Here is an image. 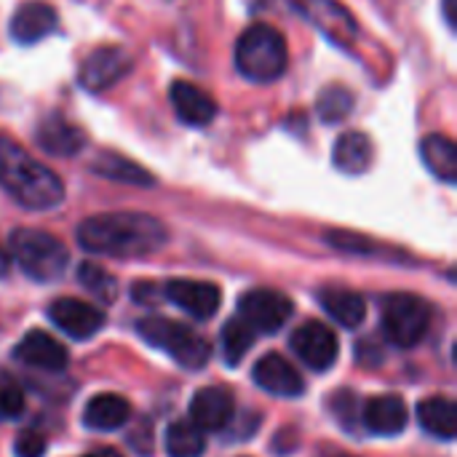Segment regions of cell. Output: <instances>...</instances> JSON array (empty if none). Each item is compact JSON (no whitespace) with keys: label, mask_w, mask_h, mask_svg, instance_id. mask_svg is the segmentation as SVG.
Here are the masks:
<instances>
[{"label":"cell","mask_w":457,"mask_h":457,"mask_svg":"<svg viewBox=\"0 0 457 457\" xmlns=\"http://www.w3.org/2000/svg\"><path fill=\"white\" fill-rule=\"evenodd\" d=\"M78 244L88 254L134 260L155 254L166 246L169 230L161 220L145 212H107L94 214L78 225Z\"/></svg>","instance_id":"6da1fadb"},{"label":"cell","mask_w":457,"mask_h":457,"mask_svg":"<svg viewBox=\"0 0 457 457\" xmlns=\"http://www.w3.org/2000/svg\"><path fill=\"white\" fill-rule=\"evenodd\" d=\"M0 187L24 209L46 212L64 201V182L11 137L0 134Z\"/></svg>","instance_id":"7a4b0ae2"},{"label":"cell","mask_w":457,"mask_h":457,"mask_svg":"<svg viewBox=\"0 0 457 457\" xmlns=\"http://www.w3.org/2000/svg\"><path fill=\"white\" fill-rule=\"evenodd\" d=\"M289 67L287 37L268 21L249 24L236 43V70L252 83H273Z\"/></svg>","instance_id":"3957f363"},{"label":"cell","mask_w":457,"mask_h":457,"mask_svg":"<svg viewBox=\"0 0 457 457\" xmlns=\"http://www.w3.org/2000/svg\"><path fill=\"white\" fill-rule=\"evenodd\" d=\"M8 254L24 270V276H29L32 281H40V284L59 281L70 265L67 246L56 236H51L46 230H32V228H19L11 233Z\"/></svg>","instance_id":"277c9868"},{"label":"cell","mask_w":457,"mask_h":457,"mask_svg":"<svg viewBox=\"0 0 457 457\" xmlns=\"http://www.w3.org/2000/svg\"><path fill=\"white\" fill-rule=\"evenodd\" d=\"M137 332L147 345L169 353L185 370H201V367H206V361L212 356V348L201 335H195L190 327L177 324L171 319L147 316L137 324Z\"/></svg>","instance_id":"5b68a950"},{"label":"cell","mask_w":457,"mask_h":457,"mask_svg":"<svg viewBox=\"0 0 457 457\" xmlns=\"http://www.w3.org/2000/svg\"><path fill=\"white\" fill-rule=\"evenodd\" d=\"M431 327V305L410 292L383 297V332L399 348L418 345Z\"/></svg>","instance_id":"8992f818"},{"label":"cell","mask_w":457,"mask_h":457,"mask_svg":"<svg viewBox=\"0 0 457 457\" xmlns=\"http://www.w3.org/2000/svg\"><path fill=\"white\" fill-rule=\"evenodd\" d=\"M292 8L305 16L327 40L340 48H351L359 35V24L353 13L340 0H289Z\"/></svg>","instance_id":"52a82bcc"},{"label":"cell","mask_w":457,"mask_h":457,"mask_svg":"<svg viewBox=\"0 0 457 457\" xmlns=\"http://www.w3.org/2000/svg\"><path fill=\"white\" fill-rule=\"evenodd\" d=\"M292 316V300L276 289H252L238 300V319L254 332L276 335Z\"/></svg>","instance_id":"ba28073f"},{"label":"cell","mask_w":457,"mask_h":457,"mask_svg":"<svg viewBox=\"0 0 457 457\" xmlns=\"http://www.w3.org/2000/svg\"><path fill=\"white\" fill-rule=\"evenodd\" d=\"M134 67V59L129 56V51H123L120 46H102L94 48L78 72V80L86 91H107L110 86H115L118 80H123Z\"/></svg>","instance_id":"9c48e42d"},{"label":"cell","mask_w":457,"mask_h":457,"mask_svg":"<svg viewBox=\"0 0 457 457\" xmlns=\"http://www.w3.org/2000/svg\"><path fill=\"white\" fill-rule=\"evenodd\" d=\"M289 345H292L295 356L313 372H327L329 367H335L337 351H340L337 335L321 321H308V324L297 327Z\"/></svg>","instance_id":"30bf717a"},{"label":"cell","mask_w":457,"mask_h":457,"mask_svg":"<svg viewBox=\"0 0 457 457\" xmlns=\"http://www.w3.org/2000/svg\"><path fill=\"white\" fill-rule=\"evenodd\" d=\"M48 319L56 329H62L72 340H91L104 327V313L83 300L59 297L48 305Z\"/></svg>","instance_id":"8fae6325"},{"label":"cell","mask_w":457,"mask_h":457,"mask_svg":"<svg viewBox=\"0 0 457 457\" xmlns=\"http://www.w3.org/2000/svg\"><path fill=\"white\" fill-rule=\"evenodd\" d=\"M169 303L182 308L193 319H212L220 311L222 292L212 281H193V278H171L163 287Z\"/></svg>","instance_id":"7c38bea8"},{"label":"cell","mask_w":457,"mask_h":457,"mask_svg":"<svg viewBox=\"0 0 457 457\" xmlns=\"http://www.w3.org/2000/svg\"><path fill=\"white\" fill-rule=\"evenodd\" d=\"M169 99H171L177 118L187 126H198V129L209 126L220 112L217 99L190 80H174L169 88Z\"/></svg>","instance_id":"4fadbf2b"},{"label":"cell","mask_w":457,"mask_h":457,"mask_svg":"<svg viewBox=\"0 0 457 457\" xmlns=\"http://www.w3.org/2000/svg\"><path fill=\"white\" fill-rule=\"evenodd\" d=\"M252 378L262 391H268V394H273L278 399H297L305 391V380L300 378V372L278 353L262 356L254 364Z\"/></svg>","instance_id":"5bb4252c"},{"label":"cell","mask_w":457,"mask_h":457,"mask_svg":"<svg viewBox=\"0 0 457 457\" xmlns=\"http://www.w3.org/2000/svg\"><path fill=\"white\" fill-rule=\"evenodd\" d=\"M236 402L225 388H201L190 402V423L201 431H222L233 423Z\"/></svg>","instance_id":"9a60e30c"},{"label":"cell","mask_w":457,"mask_h":457,"mask_svg":"<svg viewBox=\"0 0 457 457\" xmlns=\"http://www.w3.org/2000/svg\"><path fill=\"white\" fill-rule=\"evenodd\" d=\"M361 423L367 426V431H372L375 436H396L407 428L410 423V410L404 404L402 396L394 394H383L375 396L364 404L361 410Z\"/></svg>","instance_id":"2e32d148"},{"label":"cell","mask_w":457,"mask_h":457,"mask_svg":"<svg viewBox=\"0 0 457 457\" xmlns=\"http://www.w3.org/2000/svg\"><path fill=\"white\" fill-rule=\"evenodd\" d=\"M16 361L43 370V372H62L67 367V351L59 340H54L51 335L35 329L29 335H24L13 351Z\"/></svg>","instance_id":"e0dca14e"},{"label":"cell","mask_w":457,"mask_h":457,"mask_svg":"<svg viewBox=\"0 0 457 457\" xmlns=\"http://www.w3.org/2000/svg\"><path fill=\"white\" fill-rule=\"evenodd\" d=\"M54 29H56V11L43 0L24 3L11 16V37L21 46H32L43 40Z\"/></svg>","instance_id":"ac0fdd59"},{"label":"cell","mask_w":457,"mask_h":457,"mask_svg":"<svg viewBox=\"0 0 457 457\" xmlns=\"http://www.w3.org/2000/svg\"><path fill=\"white\" fill-rule=\"evenodd\" d=\"M37 145L51 155H75L86 147V134L62 115H48L37 126Z\"/></svg>","instance_id":"d6986e66"},{"label":"cell","mask_w":457,"mask_h":457,"mask_svg":"<svg viewBox=\"0 0 457 457\" xmlns=\"http://www.w3.org/2000/svg\"><path fill=\"white\" fill-rule=\"evenodd\" d=\"M319 303L321 308L340 324L348 329H356L364 319H367V303L359 292L353 289H343V287H327L319 292Z\"/></svg>","instance_id":"ffe728a7"},{"label":"cell","mask_w":457,"mask_h":457,"mask_svg":"<svg viewBox=\"0 0 457 457\" xmlns=\"http://www.w3.org/2000/svg\"><path fill=\"white\" fill-rule=\"evenodd\" d=\"M418 420L423 431L442 442H453L457 436V407L447 396H431L418 404Z\"/></svg>","instance_id":"44dd1931"},{"label":"cell","mask_w":457,"mask_h":457,"mask_svg":"<svg viewBox=\"0 0 457 457\" xmlns=\"http://www.w3.org/2000/svg\"><path fill=\"white\" fill-rule=\"evenodd\" d=\"M420 158L426 163V169L447 182V185H455L457 182V145L445 137V134H428L423 142H420Z\"/></svg>","instance_id":"7402d4cb"},{"label":"cell","mask_w":457,"mask_h":457,"mask_svg":"<svg viewBox=\"0 0 457 457\" xmlns=\"http://www.w3.org/2000/svg\"><path fill=\"white\" fill-rule=\"evenodd\" d=\"M131 418V404L118 394H99L83 410V423L94 431H115Z\"/></svg>","instance_id":"603a6c76"},{"label":"cell","mask_w":457,"mask_h":457,"mask_svg":"<svg viewBox=\"0 0 457 457\" xmlns=\"http://www.w3.org/2000/svg\"><path fill=\"white\" fill-rule=\"evenodd\" d=\"M332 163L335 169H340L343 174H364L372 163V142L364 131H345L337 142H335V153H332Z\"/></svg>","instance_id":"cb8c5ba5"},{"label":"cell","mask_w":457,"mask_h":457,"mask_svg":"<svg viewBox=\"0 0 457 457\" xmlns=\"http://www.w3.org/2000/svg\"><path fill=\"white\" fill-rule=\"evenodd\" d=\"M91 169H94V174H99L104 179H112V182L142 185V187H153L155 185V177L147 169H142L139 163H134V161H129L126 155H118V153L96 155V161H91Z\"/></svg>","instance_id":"d4e9b609"},{"label":"cell","mask_w":457,"mask_h":457,"mask_svg":"<svg viewBox=\"0 0 457 457\" xmlns=\"http://www.w3.org/2000/svg\"><path fill=\"white\" fill-rule=\"evenodd\" d=\"M206 453V431L193 426L190 420L171 423L166 431V455L169 457H201Z\"/></svg>","instance_id":"484cf974"},{"label":"cell","mask_w":457,"mask_h":457,"mask_svg":"<svg viewBox=\"0 0 457 457\" xmlns=\"http://www.w3.org/2000/svg\"><path fill=\"white\" fill-rule=\"evenodd\" d=\"M254 337L257 332L241 321V319H230L225 327H222V356L230 367H238L244 361V356L249 353V348L254 345Z\"/></svg>","instance_id":"4316f807"},{"label":"cell","mask_w":457,"mask_h":457,"mask_svg":"<svg viewBox=\"0 0 457 457\" xmlns=\"http://www.w3.org/2000/svg\"><path fill=\"white\" fill-rule=\"evenodd\" d=\"M353 110V94L343 86H329L316 99V112L324 123H343Z\"/></svg>","instance_id":"83f0119b"},{"label":"cell","mask_w":457,"mask_h":457,"mask_svg":"<svg viewBox=\"0 0 457 457\" xmlns=\"http://www.w3.org/2000/svg\"><path fill=\"white\" fill-rule=\"evenodd\" d=\"M78 281L86 287V292H91L104 305L115 303V297H118V281L104 268H99L94 262H83L78 268Z\"/></svg>","instance_id":"f1b7e54d"},{"label":"cell","mask_w":457,"mask_h":457,"mask_svg":"<svg viewBox=\"0 0 457 457\" xmlns=\"http://www.w3.org/2000/svg\"><path fill=\"white\" fill-rule=\"evenodd\" d=\"M21 412H24V388L11 375H0V420L19 418Z\"/></svg>","instance_id":"f546056e"},{"label":"cell","mask_w":457,"mask_h":457,"mask_svg":"<svg viewBox=\"0 0 457 457\" xmlns=\"http://www.w3.org/2000/svg\"><path fill=\"white\" fill-rule=\"evenodd\" d=\"M16 457H43L46 453V439L37 431H21L13 442Z\"/></svg>","instance_id":"4dcf8cb0"},{"label":"cell","mask_w":457,"mask_h":457,"mask_svg":"<svg viewBox=\"0 0 457 457\" xmlns=\"http://www.w3.org/2000/svg\"><path fill=\"white\" fill-rule=\"evenodd\" d=\"M445 5V19H447V24L455 29V24H457V0H445L442 3Z\"/></svg>","instance_id":"1f68e13d"},{"label":"cell","mask_w":457,"mask_h":457,"mask_svg":"<svg viewBox=\"0 0 457 457\" xmlns=\"http://www.w3.org/2000/svg\"><path fill=\"white\" fill-rule=\"evenodd\" d=\"M11 270V254L0 246V278Z\"/></svg>","instance_id":"d6a6232c"},{"label":"cell","mask_w":457,"mask_h":457,"mask_svg":"<svg viewBox=\"0 0 457 457\" xmlns=\"http://www.w3.org/2000/svg\"><path fill=\"white\" fill-rule=\"evenodd\" d=\"M83 457H120V453L110 450V447H102V450H94V453H88V455Z\"/></svg>","instance_id":"836d02e7"},{"label":"cell","mask_w":457,"mask_h":457,"mask_svg":"<svg viewBox=\"0 0 457 457\" xmlns=\"http://www.w3.org/2000/svg\"><path fill=\"white\" fill-rule=\"evenodd\" d=\"M324 457H353V455H345V453H329V455Z\"/></svg>","instance_id":"e575fe53"}]
</instances>
